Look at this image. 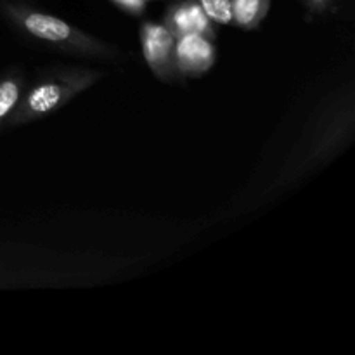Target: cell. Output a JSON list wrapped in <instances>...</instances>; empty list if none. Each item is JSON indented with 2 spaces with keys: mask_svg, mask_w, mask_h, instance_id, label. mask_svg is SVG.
<instances>
[{
  "mask_svg": "<svg viewBox=\"0 0 355 355\" xmlns=\"http://www.w3.org/2000/svg\"><path fill=\"white\" fill-rule=\"evenodd\" d=\"M270 2L272 0H232V24L245 31L257 30L269 14Z\"/></svg>",
  "mask_w": 355,
  "mask_h": 355,
  "instance_id": "cell-7",
  "label": "cell"
},
{
  "mask_svg": "<svg viewBox=\"0 0 355 355\" xmlns=\"http://www.w3.org/2000/svg\"><path fill=\"white\" fill-rule=\"evenodd\" d=\"M198 3L214 24H232V0H198Z\"/></svg>",
  "mask_w": 355,
  "mask_h": 355,
  "instance_id": "cell-8",
  "label": "cell"
},
{
  "mask_svg": "<svg viewBox=\"0 0 355 355\" xmlns=\"http://www.w3.org/2000/svg\"><path fill=\"white\" fill-rule=\"evenodd\" d=\"M0 14L17 33L40 47L99 61H118L121 58V49L114 44L87 33L54 14L44 12L26 0H0Z\"/></svg>",
  "mask_w": 355,
  "mask_h": 355,
  "instance_id": "cell-1",
  "label": "cell"
},
{
  "mask_svg": "<svg viewBox=\"0 0 355 355\" xmlns=\"http://www.w3.org/2000/svg\"><path fill=\"white\" fill-rule=\"evenodd\" d=\"M142 58L156 80L163 83L184 82L175 62V35L158 21H144L139 28Z\"/></svg>",
  "mask_w": 355,
  "mask_h": 355,
  "instance_id": "cell-3",
  "label": "cell"
},
{
  "mask_svg": "<svg viewBox=\"0 0 355 355\" xmlns=\"http://www.w3.org/2000/svg\"><path fill=\"white\" fill-rule=\"evenodd\" d=\"M217 61L215 40L201 35H182L175 40V62L182 80L200 78Z\"/></svg>",
  "mask_w": 355,
  "mask_h": 355,
  "instance_id": "cell-4",
  "label": "cell"
},
{
  "mask_svg": "<svg viewBox=\"0 0 355 355\" xmlns=\"http://www.w3.org/2000/svg\"><path fill=\"white\" fill-rule=\"evenodd\" d=\"M163 23L177 37L201 35L210 40L217 38V24L208 19L198 0H179L166 9Z\"/></svg>",
  "mask_w": 355,
  "mask_h": 355,
  "instance_id": "cell-5",
  "label": "cell"
},
{
  "mask_svg": "<svg viewBox=\"0 0 355 355\" xmlns=\"http://www.w3.org/2000/svg\"><path fill=\"white\" fill-rule=\"evenodd\" d=\"M28 82H30V78H28L26 71L17 68V66L7 69L0 76V132L6 130L10 116L19 106Z\"/></svg>",
  "mask_w": 355,
  "mask_h": 355,
  "instance_id": "cell-6",
  "label": "cell"
},
{
  "mask_svg": "<svg viewBox=\"0 0 355 355\" xmlns=\"http://www.w3.org/2000/svg\"><path fill=\"white\" fill-rule=\"evenodd\" d=\"M110 2L130 16H141V14H144L146 7L155 0H110Z\"/></svg>",
  "mask_w": 355,
  "mask_h": 355,
  "instance_id": "cell-9",
  "label": "cell"
},
{
  "mask_svg": "<svg viewBox=\"0 0 355 355\" xmlns=\"http://www.w3.org/2000/svg\"><path fill=\"white\" fill-rule=\"evenodd\" d=\"M302 2L312 16H326L328 12H331L333 6H335V0H302Z\"/></svg>",
  "mask_w": 355,
  "mask_h": 355,
  "instance_id": "cell-10",
  "label": "cell"
},
{
  "mask_svg": "<svg viewBox=\"0 0 355 355\" xmlns=\"http://www.w3.org/2000/svg\"><path fill=\"white\" fill-rule=\"evenodd\" d=\"M104 71L89 66H45L28 82L19 106L10 116L7 128L35 123L55 111L62 110L69 101L89 90L103 80Z\"/></svg>",
  "mask_w": 355,
  "mask_h": 355,
  "instance_id": "cell-2",
  "label": "cell"
}]
</instances>
